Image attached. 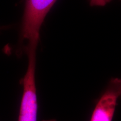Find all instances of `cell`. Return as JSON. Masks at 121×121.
Returning <instances> with one entry per match:
<instances>
[{"label":"cell","mask_w":121,"mask_h":121,"mask_svg":"<svg viewBox=\"0 0 121 121\" xmlns=\"http://www.w3.org/2000/svg\"><path fill=\"white\" fill-rule=\"evenodd\" d=\"M57 0H26L21 36L26 48L37 45L42 24Z\"/></svg>","instance_id":"cell-1"},{"label":"cell","mask_w":121,"mask_h":121,"mask_svg":"<svg viewBox=\"0 0 121 121\" xmlns=\"http://www.w3.org/2000/svg\"><path fill=\"white\" fill-rule=\"evenodd\" d=\"M37 47V45H31L26 48L28 65L22 80L23 92L18 121H37L38 102L35 78Z\"/></svg>","instance_id":"cell-2"},{"label":"cell","mask_w":121,"mask_h":121,"mask_svg":"<svg viewBox=\"0 0 121 121\" xmlns=\"http://www.w3.org/2000/svg\"><path fill=\"white\" fill-rule=\"evenodd\" d=\"M121 96V78H112L95 106L90 121H112Z\"/></svg>","instance_id":"cell-3"},{"label":"cell","mask_w":121,"mask_h":121,"mask_svg":"<svg viewBox=\"0 0 121 121\" xmlns=\"http://www.w3.org/2000/svg\"><path fill=\"white\" fill-rule=\"evenodd\" d=\"M92 6H104L111 2L112 0H88Z\"/></svg>","instance_id":"cell-4"},{"label":"cell","mask_w":121,"mask_h":121,"mask_svg":"<svg viewBox=\"0 0 121 121\" xmlns=\"http://www.w3.org/2000/svg\"><path fill=\"white\" fill-rule=\"evenodd\" d=\"M56 121L55 120H47V121Z\"/></svg>","instance_id":"cell-5"}]
</instances>
